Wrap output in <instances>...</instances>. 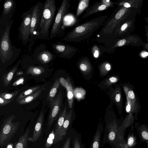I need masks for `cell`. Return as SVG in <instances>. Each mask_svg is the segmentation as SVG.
<instances>
[{
  "label": "cell",
  "instance_id": "obj_5",
  "mask_svg": "<svg viewBox=\"0 0 148 148\" xmlns=\"http://www.w3.org/2000/svg\"><path fill=\"white\" fill-rule=\"evenodd\" d=\"M16 118L13 114L6 118L2 124L0 132V146L1 147L8 145L17 130L19 121L13 122Z\"/></svg>",
  "mask_w": 148,
  "mask_h": 148
},
{
  "label": "cell",
  "instance_id": "obj_43",
  "mask_svg": "<svg viewBox=\"0 0 148 148\" xmlns=\"http://www.w3.org/2000/svg\"><path fill=\"white\" fill-rule=\"evenodd\" d=\"M71 138L70 137H68L66 140L62 148H69Z\"/></svg>",
  "mask_w": 148,
  "mask_h": 148
},
{
  "label": "cell",
  "instance_id": "obj_30",
  "mask_svg": "<svg viewBox=\"0 0 148 148\" xmlns=\"http://www.w3.org/2000/svg\"><path fill=\"white\" fill-rule=\"evenodd\" d=\"M101 132L97 129L91 144L90 148H99Z\"/></svg>",
  "mask_w": 148,
  "mask_h": 148
},
{
  "label": "cell",
  "instance_id": "obj_50",
  "mask_svg": "<svg viewBox=\"0 0 148 148\" xmlns=\"http://www.w3.org/2000/svg\"><path fill=\"white\" fill-rule=\"evenodd\" d=\"M145 20L146 22L148 24V17L145 18Z\"/></svg>",
  "mask_w": 148,
  "mask_h": 148
},
{
  "label": "cell",
  "instance_id": "obj_35",
  "mask_svg": "<svg viewBox=\"0 0 148 148\" xmlns=\"http://www.w3.org/2000/svg\"><path fill=\"white\" fill-rule=\"evenodd\" d=\"M55 138L54 129H53L48 137L45 144V148H49L53 143Z\"/></svg>",
  "mask_w": 148,
  "mask_h": 148
},
{
  "label": "cell",
  "instance_id": "obj_19",
  "mask_svg": "<svg viewBox=\"0 0 148 148\" xmlns=\"http://www.w3.org/2000/svg\"><path fill=\"white\" fill-rule=\"evenodd\" d=\"M108 140L111 143L114 144L116 140L117 129L116 123L114 121L108 125Z\"/></svg>",
  "mask_w": 148,
  "mask_h": 148
},
{
  "label": "cell",
  "instance_id": "obj_23",
  "mask_svg": "<svg viewBox=\"0 0 148 148\" xmlns=\"http://www.w3.org/2000/svg\"><path fill=\"white\" fill-rule=\"evenodd\" d=\"M42 89L40 88L33 93L26 97L17 101L18 103L21 105H23L29 103L36 99L41 94Z\"/></svg>",
  "mask_w": 148,
  "mask_h": 148
},
{
  "label": "cell",
  "instance_id": "obj_26",
  "mask_svg": "<svg viewBox=\"0 0 148 148\" xmlns=\"http://www.w3.org/2000/svg\"><path fill=\"white\" fill-rule=\"evenodd\" d=\"M60 84L59 78L56 79L52 86L48 95L47 100L50 103L55 97Z\"/></svg>",
  "mask_w": 148,
  "mask_h": 148
},
{
  "label": "cell",
  "instance_id": "obj_45",
  "mask_svg": "<svg viewBox=\"0 0 148 148\" xmlns=\"http://www.w3.org/2000/svg\"><path fill=\"white\" fill-rule=\"evenodd\" d=\"M134 143V139L133 137L130 136L128 140L127 145L129 147H131L133 145Z\"/></svg>",
  "mask_w": 148,
  "mask_h": 148
},
{
  "label": "cell",
  "instance_id": "obj_21",
  "mask_svg": "<svg viewBox=\"0 0 148 148\" xmlns=\"http://www.w3.org/2000/svg\"><path fill=\"white\" fill-rule=\"evenodd\" d=\"M29 132L28 129L23 135L20 136L18 140L14 143V148H27Z\"/></svg>",
  "mask_w": 148,
  "mask_h": 148
},
{
  "label": "cell",
  "instance_id": "obj_39",
  "mask_svg": "<svg viewBox=\"0 0 148 148\" xmlns=\"http://www.w3.org/2000/svg\"><path fill=\"white\" fill-rule=\"evenodd\" d=\"M145 29L146 32L145 36L147 38V42L146 43L143 42L142 46H143L144 49L148 51V26L147 25H145Z\"/></svg>",
  "mask_w": 148,
  "mask_h": 148
},
{
  "label": "cell",
  "instance_id": "obj_38",
  "mask_svg": "<svg viewBox=\"0 0 148 148\" xmlns=\"http://www.w3.org/2000/svg\"><path fill=\"white\" fill-rule=\"evenodd\" d=\"M118 80L117 78L115 77H112L107 80L106 82V84L109 86L112 84L116 82Z\"/></svg>",
  "mask_w": 148,
  "mask_h": 148
},
{
  "label": "cell",
  "instance_id": "obj_10",
  "mask_svg": "<svg viewBox=\"0 0 148 148\" xmlns=\"http://www.w3.org/2000/svg\"><path fill=\"white\" fill-rule=\"evenodd\" d=\"M62 97L61 91H60L54 99L50 103V109L48 116L47 124L50 128L57 119L60 113L62 103Z\"/></svg>",
  "mask_w": 148,
  "mask_h": 148
},
{
  "label": "cell",
  "instance_id": "obj_41",
  "mask_svg": "<svg viewBox=\"0 0 148 148\" xmlns=\"http://www.w3.org/2000/svg\"><path fill=\"white\" fill-rule=\"evenodd\" d=\"M12 100H8L0 97V106H5L10 103Z\"/></svg>",
  "mask_w": 148,
  "mask_h": 148
},
{
  "label": "cell",
  "instance_id": "obj_31",
  "mask_svg": "<svg viewBox=\"0 0 148 148\" xmlns=\"http://www.w3.org/2000/svg\"><path fill=\"white\" fill-rule=\"evenodd\" d=\"M89 0H80L79 1L76 14L78 17L88 6Z\"/></svg>",
  "mask_w": 148,
  "mask_h": 148
},
{
  "label": "cell",
  "instance_id": "obj_37",
  "mask_svg": "<svg viewBox=\"0 0 148 148\" xmlns=\"http://www.w3.org/2000/svg\"><path fill=\"white\" fill-rule=\"evenodd\" d=\"M91 51L93 56L95 58L99 57L100 54V51L99 48L97 45H95L92 47Z\"/></svg>",
  "mask_w": 148,
  "mask_h": 148
},
{
  "label": "cell",
  "instance_id": "obj_52",
  "mask_svg": "<svg viewBox=\"0 0 148 148\" xmlns=\"http://www.w3.org/2000/svg\"></svg>",
  "mask_w": 148,
  "mask_h": 148
},
{
  "label": "cell",
  "instance_id": "obj_46",
  "mask_svg": "<svg viewBox=\"0 0 148 148\" xmlns=\"http://www.w3.org/2000/svg\"><path fill=\"white\" fill-rule=\"evenodd\" d=\"M142 136L143 138L145 140L148 139V132L146 131H143L142 133Z\"/></svg>",
  "mask_w": 148,
  "mask_h": 148
},
{
  "label": "cell",
  "instance_id": "obj_29",
  "mask_svg": "<svg viewBox=\"0 0 148 148\" xmlns=\"http://www.w3.org/2000/svg\"><path fill=\"white\" fill-rule=\"evenodd\" d=\"M17 66L13 68L8 73L4 74L2 77L4 86H7L11 82L13 77L17 69Z\"/></svg>",
  "mask_w": 148,
  "mask_h": 148
},
{
  "label": "cell",
  "instance_id": "obj_51",
  "mask_svg": "<svg viewBox=\"0 0 148 148\" xmlns=\"http://www.w3.org/2000/svg\"><path fill=\"white\" fill-rule=\"evenodd\" d=\"M124 148H127V147L125 146L124 147Z\"/></svg>",
  "mask_w": 148,
  "mask_h": 148
},
{
  "label": "cell",
  "instance_id": "obj_11",
  "mask_svg": "<svg viewBox=\"0 0 148 148\" xmlns=\"http://www.w3.org/2000/svg\"><path fill=\"white\" fill-rule=\"evenodd\" d=\"M54 52L59 57L71 58L78 51V49L73 46L60 42L52 44Z\"/></svg>",
  "mask_w": 148,
  "mask_h": 148
},
{
  "label": "cell",
  "instance_id": "obj_4",
  "mask_svg": "<svg viewBox=\"0 0 148 148\" xmlns=\"http://www.w3.org/2000/svg\"><path fill=\"white\" fill-rule=\"evenodd\" d=\"M56 10L55 0L45 1L38 28V39L49 40V29L53 23Z\"/></svg>",
  "mask_w": 148,
  "mask_h": 148
},
{
  "label": "cell",
  "instance_id": "obj_6",
  "mask_svg": "<svg viewBox=\"0 0 148 148\" xmlns=\"http://www.w3.org/2000/svg\"><path fill=\"white\" fill-rule=\"evenodd\" d=\"M33 7L32 15L30 24V34L28 49L31 51L32 46L36 40L38 39L39 34L38 28L42 12L43 4L38 2Z\"/></svg>",
  "mask_w": 148,
  "mask_h": 148
},
{
  "label": "cell",
  "instance_id": "obj_12",
  "mask_svg": "<svg viewBox=\"0 0 148 148\" xmlns=\"http://www.w3.org/2000/svg\"><path fill=\"white\" fill-rule=\"evenodd\" d=\"M16 8V3L13 0H6L3 4L0 19V25L4 26L12 20Z\"/></svg>",
  "mask_w": 148,
  "mask_h": 148
},
{
  "label": "cell",
  "instance_id": "obj_49",
  "mask_svg": "<svg viewBox=\"0 0 148 148\" xmlns=\"http://www.w3.org/2000/svg\"><path fill=\"white\" fill-rule=\"evenodd\" d=\"M13 144H8L7 148H12Z\"/></svg>",
  "mask_w": 148,
  "mask_h": 148
},
{
  "label": "cell",
  "instance_id": "obj_42",
  "mask_svg": "<svg viewBox=\"0 0 148 148\" xmlns=\"http://www.w3.org/2000/svg\"><path fill=\"white\" fill-rule=\"evenodd\" d=\"M24 79L23 77H20L16 80L12 84L13 86H16L22 83L24 81Z\"/></svg>",
  "mask_w": 148,
  "mask_h": 148
},
{
  "label": "cell",
  "instance_id": "obj_33",
  "mask_svg": "<svg viewBox=\"0 0 148 148\" xmlns=\"http://www.w3.org/2000/svg\"><path fill=\"white\" fill-rule=\"evenodd\" d=\"M111 68V64L108 62H105L101 64L99 66L101 75L104 76L106 75Z\"/></svg>",
  "mask_w": 148,
  "mask_h": 148
},
{
  "label": "cell",
  "instance_id": "obj_22",
  "mask_svg": "<svg viewBox=\"0 0 148 148\" xmlns=\"http://www.w3.org/2000/svg\"><path fill=\"white\" fill-rule=\"evenodd\" d=\"M53 58V54L49 51L45 50L38 54L37 58L41 63L45 64L51 61Z\"/></svg>",
  "mask_w": 148,
  "mask_h": 148
},
{
  "label": "cell",
  "instance_id": "obj_17",
  "mask_svg": "<svg viewBox=\"0 0 148 148\" xmlns=\"http://www.w3.org/2000/svg\"><path fill=\"white\" fill-rule=\"evenodd\" d=\"M72 110L71 109L66 112L64 122L60 132L57 140V143L62 140L65 136L71 121Z\"/></svg>",
  "mask_w": 148,
  "mask_h": 148
},
{
  "label": "cell",
  "instance_id": "obj_48",
  "mask_svg": "<svg viewBox=\"0 0 148 148\" xmlns=\"http://www.w3.org/2000/svg\"><path fill=\"white\" fill-rule=\"evenodd\" d=\"M23 71H19V72H17V73L16 75L18 76H19V75H23Z\"/></svg>",
  "mask_w": 148,
  "mask_h": 148
},
{
  "label": "cell",
  "instance_id": "obj_8",
  "mask_svg": "<svg viewBox=\"0 0 148 148\" xmlns=\"http://www.w3.org/2000/svg\"><path fill=\"white\" fill-rule=\"evenodd\" d=\"M32 10L33 7L23 14L21 16L22 21L18 28V38L24 45H26L29 41Z\"/></svg>",
  "mask_w": 148,
  "mask_h": 148
},
{
  "label": "cell",
  "instance_id": "obj_28",
  "mask_svg": "<svg viewBox=\"0 0 148 148\" xmlns=\"http://www.w3.org/2000/svg\"><path fill=\"white\" fill-rule=\"evenodd\" d=\"M127 103L126 110L129 114L136 113L138 112L140 109L139 104H134L128 98L126 97Z\"/></svg>",
  "mask_w": 148,
  "mask_h": 148
},
{
  "label": "cell",
  "instance_id": "obj_47",
  "mask_svg": "<svg viewBox=\"0 0 148 148\" xmlns=\"http://www.w3.org/2000/svg\"><path fill=\"white\" fill-rule=\"evenodd\" d=\"M140 55L142 58H145L148 56V52L144 51L141 52Z\"/></svg>",
  "mask_w": 148,
  "mask_h": 148
},
{
  "label": "cell",
  "instance_id": "obj_13",
  "mask_svg": "<svg viewBox=\"0 0 148 148\" xmlns=\"http://www.w3.org/2000/svg\"><path fill=\"white\" fill-rule=\"evenodd\" d=\"M143 42L141 38L135 34L130 35L126 36L118 39L112 49L123 46L131 45L139 47L142 45Z\"/></svg>",
  "mask_w": 148,
  "mask_h": 148
},
{
  "label": "cell",
  "instance_id": "obj_36",
  "mask_svg": "<svg viewBox=\"0 0 148 148\" xmlns=\"http://www.w3.org/2000/svg\"><path fill=\"white\" fill-rule=\"evenodd\" d=\"M18 90L15 91L12 93H2L0 94V97L8 100H13L17 95Z\"/></svg>",
  "mask_w": 148,
  "mask_h": 148
},
{
  "label": "cell",
  "instance_id": "obj_44",
  "mask_svg": "<svg viewBox=\"0 0 148 148\" xmlns=\"http://www.w3.org/2000/svg\"><path fill=\"white\" fill-rule=\"evenodd\" d=\"M73 148H81L79 142L77 138L74 140Z\"/></svg>",
  "mask_w": 148,
  "mask_h": 148
},
{
  "label": "cell",
  "instance_id": "obj_14",
  "mask_svg": "<svg viewBox=\"0 0 148 148\" xmlns=\"http://www.w3.org/2000/svg\"><path fill=\"white\" fill-rule=\"evenodd\" d=\"M43 117V114L41 112L35 125L32 137L28 138L29 141L35 142L40 137L42 132Z\"/></svg>",
  "mask_w": 148,
  "mask_h": 148
},
{
  "label": "cell",
  "instance_id": "obj_1",
  "mask_svg": "<svg viewBox=\"0 0 148 148\" xmlns=\"http://www.w3.org/2000/svg\"><path fill=\"white\" fill-rule=\"evenodd\" d=\"M133 8H127L123 6H118L117 8L108 17L98 34L97 40L98 42L106 45H111L112 48L117 40L116 34L118 27Z\"/></svg>",
  "mask_w": 148,
  "mask_h": 148
},
{
  "label": "cell",
  "instance_id": "obj_27",
  "mask_svg": "<svg viewBox=\"0 0 148 148\" xmlns=\"http://www.w3.org/2000/svg\"><path fill=\"white\" fill-rule=\"evenodd\" d=\"M45 68L42 66H31L27 70V73L35 76L40 75L45 72Z\"/></svg>",
  "mask_w": 148,
  "mask_h": 148
},
{
  "label": "cell",
  "instance_id": "obj_16",
  "mask_svg": "<svg viewBox=\"0 0 148 148\" xmlns=\"http://www.w3.org/2000/svg\"><path fill=\"white\" fill-rule=\"evenodd\" d=\"M108 8L101 1L95 3L87 9L82 18L84 19L97 12L104 10Z\"/></svg>",
  "mask_w": 148,
  "mask_h": 148
},
{
  "label": "cell",
  "instance_id": "obj_25",
  "mask_svg": "<svg viewBox=\"0 0 148 148\" xmlns=\"http://www.w3.org/2000/svg\"><path fill=\"white\" fill-rule=\"evenodd\" d=\"M123 88L126 97H128L133 103L139 104V102L137 100L136 96L132 87L129 85H125L123 86Z\"/></svg>",
  "mask_w": 148,
  "mask_h": 148
},
{
  "label": "cell",
  "instance_id": "obj_32",
  "mask_svg": "<svg viewBox=\"0 0 148 148\" xmlns=\"http://www.w3.org/2000/svg\"><path fill=\"white\" fill-rule=\"evenodd\" d=\"M41 87V86H34L31 88L23 92L17 97L16 101H17L18 100L23 99L38 90L40 89Z\"/></svg>",
  "mask_w": 148,
  "mask_h": 148
},
{
  "label": "cell",
  "instance_id": "obj_2",
  "mask_svg": "<svg viewBox=\"0 0 148 148\" xmlns=\"http://www.w3.org/2000/svg\"><path fill=\"white\" fill-rule=\"evenodd\" d=\"M108 16L107 15L99 16L75 27L69 32L62 40L79 42L87 39L101 26Z\"/></svg>",
  "mask_w": 148,
  "mask_h": 148
},
{
  "label": "cell",
  "instance_id": "obj_7",
  "mask_svg": "<svg viewBox=\"0 0 148 148\" xmlns=\"http://www.w3.org/2000/svg\"><path fill=\"white\" fill-rule=\"evenodd\" d=\"M139 12L137 9L134 8L129 12L118 27L116 34L117 40L131 35L134 30L136 16Z\"/></svg>",
  "mask_w": 148,
  "mask_h": 148
},
{
  "label": "cell",
  "instance_id": "obj_18",
  "mask_svg": "<svg viewBox=\"0 0 148 148\" xmlns=\"http://www.w3.org/2000/svg\"><path fill=\"white\" fill-rule=\"evenodd\" d=\"M66 112V107L60 112L54 130L55 138L53 144H56L57 143L58 139L63 124Z\"/></svg>",
  "mask_w": 148,
  "mask_h": 148
},
{
  "label": "cell",
  "instance_id": "obj_15",
  "mask_svg": "<svg viewBox=\"0 0 148 148\" xmlns=\"http://www.w3.org/2000/svg\"><path fill=\"white\" fill-rule=\"evenodd\" d=\"M60 82L66 90L69 106L70 108H71L72 107L74 95L73 87L70 79L68 77L65 79L61 77L60 79Z\"/></svg>",
  "mask_w": 148,
  "mask_h": 148
},
{
  "label": "cell",
  "instance_id": "obj_34",
  "mask_svg": "<svg viewBox=\"0 0 148 148\" xmlns=\"http://www.w3.org/2000/svg\"><path fill=\"white\" fill-rule=\"evenodd\" d=\"M86 94V91L81 88H77L73 90L74 96L78 100L84 99Z\"/></svg>",
  "mask_w": 148,
  "mask_h": 148
},
{
  "label": "cell",
  "instance_id": "obj_20",
  "mask_svg": "<svg viewBox=\"0 0 148 148\" xmlns=\"http://www.w3.org/2000/svg\"><path fill=\"white\" fill-rule=\"evenodd\" d=\"M78 66L80 70L85 74H88L90 72L92 67L88 58L86 56L80 59Z\"/></svg>",
  "mask_w": 148,
  "mask_h": 148
},
{
  "label": "cell",
  "instance_id": "obj_3",
  "mask_svg": "<svg viewBox=\"0 0 148 148\" xmlns=\"http://www.w3.org/2000/svg\"><path fill=\"white\" fill-rule=\"evenodd\" d=\"M13 22L12 19L5 26H0V60L2 64L16 59L21 52L20 48L12 45L10 40V32Z\"/></svg>",
  "mask_w": 148,
  "mask_h": 148
},
{
  "label": "cell",
  "instance_id": "obj_40",
  "mask_svg": "<svg viewBox=\"0 0 148 148\" xmlns=\"http://www.w3.org/2000/svg\"><path fill=\"white\" fill-rule=\"evenodd\" d=\"M103 3L108 8V7H114V2H112L110 0H102Z\"/></svg>",
  "mask_w": 148,
  "mask_h": 148
},
{
  "label": "cell",
  "instance_id": "obj_24",
  "mask_svg": "<svg viewBox=\"0 0 148 148\" xmlns=\"http://www.w3.org/2000/svg\"><path fill=\"white\" fill-rule=\"evenodd\" d=\"M114 99L120 114L122 113L123 99L121 88L119 87L115 90L114 94Z\"/></svg>",
  "mask_w": 148,
  "mask_h": 148
},
{
  "label": "cell",
  "instance_id": "obj_9",
  "mask_svg": "<svg viewBox=\"0 0 148 148\" xmlns=\"http://www.w3.org/2000/svg\"><path fill=\"white\" fill-rule=\"evenodd\" d=\"M70 4L69 0H63L57 12L49 36L51 40L59 33L64 17L69 11Z\"/></svg>",
  "mask_w": 148,
  "mask_h": 148
}]
</instances>
